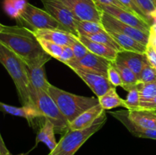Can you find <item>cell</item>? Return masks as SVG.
<instances>
[{"mask_svg": "<svg viewBox=\"0 0 156 155\" xmlns=\"http://www.w3.org/2000/svg\"><path fill=\"white\" fill-rule=\"evenodd\" d=\"M0 43L19 56L27 68L44 65L52 56L46 53L33 30L20 25L5 26Z\"/></svg>", "mask_w": 156, "mask_h": 155, "instance_id": "obj_1", "label": "cell"}, {"mask_svg": "<svg viewBox=\"0 0 156 155\" xmlns=\"http://www.w3.org/2000/svg\"><path fill=\"white\" fill-rule=\"evenodd\" d=\"M0 63L7 70L8 73L13 80L22 106L34 105L30 100V84L27 65L19 56L1 43Z\"/></svg>", "mask_w": 156, "mask_h": 155, "instance_id": "obj_2", "label": "cell"}, {"mask_svg": "<svg viewBox=\"0 0 156 155\" xmlns=\"http://www.w3.org/2000/svg\"><path fill=\"white\" fill-rule=\"evenodd\" d=\"M70 123L87 109L99 103L98 98L76 95L50 84L47 91Z\"/></svg>", "mask_w": 156, "mask_h": 155, "instance_id": "obj_3", "label": "cell"}, {"mask_svg": "<svg viewBox=\"0 0 156 155\" xmlns=\"http://www.w3.org/2000/svg\"><path fill=\"white\" fill-rule=\"evenodd\" d=\"M107 121V115L104 112L90 127L81 130L69 129L57 142L56 147L48 155H74L79 149L91 138L94 133L98 132Z\"/></svg>", "mask_w": 156, "mask_h": 155, "instance_id": "obj_4", "label": "cell"}, {"mask_svg": "<svg viewBox=\"0 0 156 155\" xmlns=\"http://www.w3.org/2000/svg\"><path fill=\"white\" fill-rule=\"evenodd\" d=\"M30 96L32 104L37 108L43 118L53 123L56 133L64 135L69 129V122L48 93L30 85Z\"/></svg>", "mask_w": 156, "mask_h": 155, "instance_id": "obj_5", "label": "cell"}, {"mask_svg": "<svg viewBox=\"0 0 156 155\" xmlns=\"http://www.w3.org/2000/svg\"><path fill=\"white\" fill-rule=\"evenodd\" d=\"M17 21L19 22L20 26L30 28L31 30L50 29L67 31L66 29L47 11L43 10L30 3H27L25 9Z\"/></svg>", "mask_w": 156, "mask_h": 155, "instance_id": "obj_6", "label": "cell"}, {"mask_svg": "<svg viewBox=\"0 0 156 155\" xmlns=\"http://www.w3.org/2000/svg\"><path fill=\"white\" fill-rule=\"evenodd\" d=\"M45 10L59 21L68 32L79 37L76 22L75 18L68 7L62 0H41Z\"/></svg>", "mask_w": 156, "mask_h": 155, "instance_id": "obj_7", "label": "cell"}, {"mask_svg": "<svg viewBox=\"0 0 156 155\" xmlns=\"http://www.w3.org/2000/svg\"><path fill=\"white\" fill-rule=\"evenodd\" d=\"M101 24H103L106 30H111V31L123 33L133 38L145 46H147V44L149 43L150 33H146L136 27L124 24L103 11H101Z\"/></svg>", "mask_w": 156, "mask_h": 155, "instance_id": "obj_8", "label": "cell"}, {"mask_svg": "<svg viewBox=\"0 0 156 155\" xmlns=\"http://www.w3.org/2000/svg\"><path fill=\"white\" fill-rule=\"evenodd\" d=\"M78 21L101 23V10L94 0H62Z\"/></svg>", "mask_w": 156, "mask_h": 155, "instance_id": "obj_9", "label": "cell"}, {"mask_svg": "<svg viewBox=\"0 0 156 155\" xmlns=\"http://www.w3.org/2000/svg\"><path fill=\"white\" fill-rule=\"evenodd\" d=\"M111 61L93 54L90 52L85 57L79 60L73 59L66 63L72 69H79L86 72L94 73L108 78V71Z\"/></svg>", "mask_w": 156, "mask_h": 155, "instance_id": "obj_10", "label": "cell"}, {"mask_svg": "<svg viewBox=\"0 0 156 155\" xmlns=\"http://www.w3.org/2000/svg\"><path fill=\"white\" fill-rule=\"evenodd\" d=\"M99 9L108 15H111L118 21L128 24L129 26L136 27L146 33H150L151 24L140 17L137 16L131 12L125 9H120L114 5H98Z\"/></svg>", "mask_w": 156, "mask_h": 155, "instance_id": "obj_11", "label": "cell"}, {"mask_svg": "<svg viewBox=\"0 0 156 155\" xmlns=\"http://www.w3.org/2000/svg\"><path fill=\"white\" fill-rule=\"evenodd\" d=\"M76 74L85 81V83L94 92L97 97L104 95L108 91H109L113 85L108 79V78L94 73L86 72L79 69H73Z\"/></svg>", "mask_w": 156, "mask_h": 155, "instance_id": "obj_12", "label": "cell"}, {"mask_svg": "<svg viewBox=\"0 0 156 155\" xmlns=\"http://www.w3.org/2000/svg\"><path fill=\"white\" fill-rule=\"evenodd\" d=\"M110 114L119 120L133 136L156 140V129H146L136 125L128 117V109L115 111Z\"/></svg>", "mask_w": 156, "mask_h": 155, "instance_id": "obj_13", "label": "cell"}, {"mask_svg": "<svg viewBox=\"0 0 156 155\" xmlns=\"http://www.w3.org/2000/svg\"><path fill=\"white\" fill-rule=\"evenodd\" d=\"M37 38L51 41L62 46H71L77 36L67 31L50 29H38L33 30Z\"/></svg>", "mask_w": 156, "mask_h": 155, "instance_id": "obj_14", "label": "cell"}, {"mask_svg": "<svg viewBox=\"0 0 156 155\" xmlns=\"http://www.w3.org/2000/svg\"><path fill=\"white\" fill-rule=\"evenodd\" d=\"M115 61L126 65L133 72L135 73L139 78L142 69L148 62V59L146 54L124 50L118 53Z\"/></svg>", "mask_w": 156, "mask_h": 155, "instance_id": "obj_15", "label": "cell"}, {"mask_svg": "<svg viewBox=\"0 0 156 155\" xmlns=\"http://www.w3.org/2000/svg\"><path fill=\"white\" fill-rule=\"evenodd\" d=\"M0 111L15 116L23 117L27 120L30 126L34 124V119H36L43 118L40 111L34 105H28V106L18 107L0 102Z\"/></svg>", "mask_w": 156, "mask_h": 155, "instance_id": "obj_16", "label": "cell"}, {"mask_svg": "<svg viewBox=\"0 0 156 155\" xmlns=\"http://www.w3.org/2000/svg\"><path fill=\"white\" fill-rule=\"evenodd\" d=\"M104 112L105 109L102 108L100 103H98L76 117L69 124V129L81 130L90 127Z\"/></svg>", "mask_w": 156, "mask_h": 155, "instance_id": "obj_17", "label": "cell"}, {"mask_svg": "<svg viewBox=\"0 0 156 155\" xmlns=\"http://www.w3.org/2000/svg\"><path fill=\"white\" fill-rule=\"evenodd\" d=\"M78 38L86 46V48L89 50V52H91L93 54L101 56V57L105 58V59H108L111 62H114L116 60V58H117L119 52L114 49L105 45V44L90 40L82 35L79 34Z\"/></svg>", "mask_w": 156, "mask_h": 155, "instance_id": "obj_18", "label": "cell"}, {"mask_svg": "<svg viewBox=\"0 0 156 155\" xmlns=\"http://www.w3.org/2000/svg\"><path fill=\"white\" fill-rule=\"evenodd\" d=\"M128 117L137 126L146 129H156V112L155 110L140 109L128 110Z\"/></svg>", "mask_w": 156, "mask_h": 155, "instance_id": "obj_19", "label": "cell"}, {"mask_svg": "<svg viewBox=\"0 0 156 155\" xmlns=\"http://www.w3.org/2000/svg\"><path fill=\"white\" fill-rule=\"evenodd\" d=\"M107 31L125 51L135 52L141 54L146 53V46L140 43L133 38L115 31H111V30H107Z\"/></svg>", "mask_w": 156, "mask_h": 155, "instance_id": "obj_20", "label": "cell"}, {"mask_svg": "<svg viewBox=\"0 0 156 155\" xmlns=\"http://www.w3.org/2000/svg\"><path fill=\"white\" fill-rule=\"evenodd\" d=\"M45 65L36 68H27L30 84L36 90L48 91L51 84L47 79L45 72Z\"/></svg>", "mask_w": 156, "mask_h": 155, "instance_id": "obj_21", "label": "cell"}, {"mask_svg": "<svg viewBox=\"0 0 156 155\" xmlns=\"http://www.w3.org/2000/svg\"><path fill=\"white\" fill-rule=\"evenodd\" d=\"M55 133L56 132H55L54 126L53 123L45 119L44 124L42 125L41 129L37 135L35 146L37 145L38 143L43 142L47 145L50 151L53 150L57 144L56 138H55Z\"/></svg>", "mask_w": 156, "mask_h": 155, "instance_id": "obj_22", "label": "cell"}, {"mask_svg": "<svg viewBox=\"0 0 156 155\" xmlns=\"http://www.w3.org/2000/svg\"><path fill=\"white\" fill-rule=\"evenodd\" d=\"M113 65L117 68L119 74H120L122 80V83H123L122 88L125 91L128 92L129 90H131L132 88H135L137 84L139 83V80L135 73L133 72L126 65L120 63V62H117V61L113 62Z\"/></svg>", "mask_w": 156, "mask_h": 155, "instance_id": "obj_23", "label": "cell"}, {"mask_svg": "<svg viewBox=\"0 0 156 155\" xmlns=\"http://www.w3.org/2000/svg\"><path fill=\"white\" fill-rule=\"evenodd\" d=\"M98 98L99 103L104 109H111L114 108L123 106L126 108L125 100L122 99L116 91V88L113 87L109 91H107L104 95L101 96Z\"/></svg>", "mask_w": 156, "mask_h": 155, "instance_id": "obj_24", "label": "cell"}, {"mask_svg": "<svg viewBox=\"0 0 156 155\" xmlns=\"http://www.w3.org/2000/svg\"><path fill=\"white\" fill-rule=\"evenodd\" d=\"M84 36L85 37L88 38L90 40H92L94 42L100 43L105 44V45L108 46L111 48L114 49L119 53L122 51H124L123 49L120 47V46L115 41V40L108 33V31L99 32V33H92V34H80Z\"/></svg>", "mask_w": 156, "mask_h": 155, "instance_id": "obj_25", "label": "cell"}, {"mask_svg": "<svg viewBox=\"0 0 156 155\" xmlns=\"http://www.w3.org/2000/svg\"><path fill=\"white\" fill-rule=\"evenodd\" d=\"M76 27L79 34H92L99 32L106 31L101 23L94 21H77Z\"/></svg>", "mask_w": 156, "mask_h": 155, "instance_id": "obj_26", "label": "cell"}, {"mask_svg": "<svg viewBox=\"0 0 156 155\" xmlns=\"http://www.w3.org/2000/svg\"><path fill=\"white\" fill-rule=\"evenodd\" d=\"M136 87L140 93V105L150 101L156 96V82L153 83L139 82Z\"/></svg>", "mask_w": 156, "mask_h": 155, "instance_id": "obj_27", "label": "cell"}, {"mask_svg": "<svg viewBox=\"0 0 156 155\" xmlns=\"http://www.w3.org/2000/svg\"><path fill=\"white\" fill-rule=\"evenodd\" d=\"M37 39L41 43V46L46 53H48L54 59H59L61 53H62V50H63V46L58 45V44L51 42V41L42 39V38H37Z\"/></svg>", "mask_w": 156, "mask_h": 155, "instance_id": "obj_28", "label": "cell"}, {"mask_svg": "<svg viewBox=\"0 0 156 155\" xmlns=\"http://www.w3.org/2000/svg\"><path fill=\"white\" fill-rule=\"evenodd\" d=\"M125 104H126V109L128 110L140 109V97L136 86L128 91L126 98L125 99Z\"/></svg>", "mask_w": 156, "mask_h": 155, "instance_id": "obj_29", "label": "cell"}, {"mask_svg": "<svg viewBox=\"0 0 156 155\" xmlns=\"http://www.w3.org/2000/svg\"><path fill=\"white\" fill-rule=\"evenodd\" d=\"M138 80L140 83L156 82V68L150 65L149 61L143 66Z\"/></svg>", "mask_w": 156, "mask_h": 155, "instance_id": "obj_30", "label": "cell"}, {"mask_svg": "<svg viewBox=\"0 0 156 155\" xmlns=\"http://www.w3.org/2000/svg\"><path fill=\"white\" fill-rule=\"evenodd\" d=\"M137 7L140 9L143 15L147 18L148 21L150 23V15L152 12L156 10V8L154 4L153 0H133ZM152 26V25H151Z\"/></svg>", "mask_w": 156, "mask_h": 155, "instance_id": "obj_31", "label": "cell"}, {"mask_svg": "<svg viewBox=\"0 0 156 155\" xmlns=\"http://www.w3.org/2000/svg\"><path fill=\"white\" fill-rule=\"evenodd\" d=\"M71 48L73 49V52H74L75 59L76 60H79V59H82L85 57L88 53H89V50L86 48L85 45L81 42L79 40V38L76 37V40L74 41L73 45L71 46Z\"/></svg>", "mask_w": 156, "mask_h": 155, "instance_id": "obj_32", "label": "cell"}, {"mask_svg": "<svg viewBox=\"0 0 156 155\" xmlns=\"http://www.w3.org/2000/svg\"><path fill=\"white\" fill-rule=\"evenodd\" d=\"M108 79L109 81L111 82V84L116 88V87H122L123 83H122L121 78H120V74H119L117 68L114 67L113 65V62H111V65H110L108 71Z\"/></svg>", "mask_w": 156, "mask_h": 155, "instance_id": "obj_33", "label": "cell"}, {"mask_svg": "<svg viewBox=\"0 0 156 155\" xmlns=\"http://www.w3.org/2000/svg\"><path fill=\"white\" fill-rule=\"evenodd\" d=\"M2 9L5 13L13 19H18L21 15V13L18 12L12 3V0H3Z\"/></svg>", "mask_w": 156, "mask_h": 155, "instance_id": "obj_34", "label": "cell"}, {"mask_svg": "<svg viewBox=\"0 0 156 155\" xmlns=\"http://www.w3.org/2000/svg\"><path fill=\"white\" fill-rule=\"evenodd\" d=\"M120 3L123 5L129 12H131L132 13L135 14L137 16L140 17L141 18H143V20L146 21L147 22H149L147 20V18L145 17V15H143V12L140 11V9L137 7V5H136V3L134 2L133 0H118Z\"/></svg>", "mask_w": 156, "mask_h": 155, "instance_id": "obj_35", "label": "cell"}, {"mask_svg": "<svg viewBox=\"0 0 156 155\" xmlns=\"http://www.w3.org/2000/svg\"><path fill=\"white\" fill-rule=\"evenodd\" d=\"M75 59L74 52H73V49L71 46H64L63 50H62V53H61L60 56L57 60L60 61V62H63L64 64L67 63V62H70L73 59Z\"/></svg>", "mask_w": 156, "mask_h": 155, "instance_id": "obj_36", "label": "cell"}, {"mask_svg": "<svg viewBox=\"0 0 156 155\" xmlns=\"http://www.w3.org/2000/svg\"><path fill=\"white\" fill-rule=\"evenodd\" d=\"M145 54H146V58L150 65L156 68V50L150 43H149L146 46V50Z\"/></svg>", "mask_w": 156, "mask_h": 155, "instance_id": "obj_37", "label": "cell"}, {"mask_svg": "<svg viewBox=\"0 0 156 155\" xmlns=\"http://www.w3.org/2000/svg\"><path fill=\"white\" fill-rule=\"evenodd\" d=\"M94 1L97 4V5H114L120 8V9H125L126 11H129L118 0H94Z\"/></svg>", "mask_w": 156, "mask_h": 155, "instance_id": "obj_38", "label": "cell"}, {"mask_svg": "<svg viewBox=\"0 0 156 155\" xmlns=\"http://www.w3.org/2000/svg\"><path fill=\"white\" fill-rule=\"evenodd\" d=\"M12 2L14 5H15V7L16 8L17 10L21 14L24 12V10L25 9L26 6L27 5L26 0H12Z\"/></svg>", "mask_w": 156, "mask_h": 155, "instance_id": "obj_39", "label": "cell"}, {"mask_svg": "<svg viewBox=\"0 0 156 155\" xmlns=\"http://www.w3.org/2000/svg\"><path fill=\"white\" fill-rule=\"evenodd\" d=\"M140 109H149V110H156V96L152 100L144 104L140 105Z\"/></svg>", "mask_w": 156, "mask_h": 155, "instance_id": "obj_40", "label": "cell"}, {"mask_svg": "<svg viewBox=\"0 0 156 155\" xmlns=\"http://www.w3.org/2000/svg\"><path fill=\"white\" fill-rule=\"evenodd\" d=\"M9 153V150H8L5 144L3 138L0 133V155H6Z\"/></svg>", "mask_w": 156, "mask_h": 155, "instance_id": "obj_41", "label": "cell"}, {"mask_svg": "<svg viewBox=\"0 0 156 155\" xmlns=\"http://www.w3.org/2000/svg\"><path fill=\"white\" fill-rule=\"evenodd\" d=\"M149 18H150L151 25H156V10L154 11L153 12H152Z\"/></svg>", "mask_w": 156, "mask_h": 155, "instance_id": "obj_42", "label": "cell"}, {"mask_svg": "<svg viewBox=\"0 0 156 155\" xmlns=\"http://www.w3.org/2000/svg\"><path fill=\"white\" fill-rule=\"evenodd\" d=\"M150 30H152V31L156 35V25H152V27H151Z\"/></svg>", "mask_w": 156, "mask_h": 155, "instance_id": "obj_43", "label": "cell"}, {"mask_svg": "<svg viewBox=\"0 0 156 155\" xmlns=\"http://www.w3.org/2000/svg\"><path fill=\"white\" fill-rule=\"evenodd\" d=\"M4 27H5V25H3V24H2L1 23H0V33L4 30Z\"/></svg>", "mask_w": 156, "mask_h": 155, "instance_id": "obj_44", "label": "cell"}, {"mask_svg": "<svg viewBox=\"0 0 156 155\" xmlns=\"http://www.w3.org/2000/svg\"><path fill=\"white\" fill-rule=\"evenodd\" d=\"M153 2H154V4H155V8H156V0H153Z\"/></svg>", "mask_w": 156, "mask_h": 155, "instance_id": "obj_45", "label": "cell"}, {"mask_svg": "<svg viewBox=\"0 0 156 155\" xmlns=\"http://www.w3.org/2000/svg\"><path fill=\"white\" fill-rule=\"evenodd\" d=\"M6 155H13V154H12V153H11L10 152H9V153H7V154H6Z\"/></svg>", "mask_w": 156, "mask_h": 155, "instance_id": "obj_46", "label": "cell"}, {"mask_svg": "<svg viewBox=\"0 0 156 155\" xmlns=\"http://www.w3.org/2000/svg\"><path fill=\"white\" fill-rule=\"evenodd\" d=\"M155 112H156V110H155Z\"/></svg>", "mask_w": 156, "mask_h": 155, "instance_id": "obj_47", "label": "cell"}]
</instances>
